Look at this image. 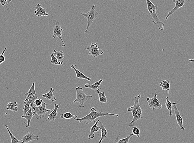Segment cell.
<instances>
[{"instance_id": "1", "label": "cell", "mask_w": 194, "mask_h": 143, "mask_svg": "<svg viewBox=\"0 0 194 143\" xmlns=\"http://www.w3.org/2000/svg\"><path fill=\"white\" fill-rule=\"evenodd\" d=\"M141 97V95L135 96L134 105L127 109L128 111L132 112L133 115V120L129 124L130 127L134 126L135 124L138 120L143 118V111L139 104V100Z\"/></svg>"}, {"instance_id": "2", "label": "cell", "mask_w": 194, "mask_h": 143, "mask_svg": "<svg viewBox=\"0 0 194 143\" xmlns=\"http://www.w3.org/2000/svg\"><path fill=\"white\" fill-rule=\"evenodd\" d=\"M105 116H113L117 117L119 114H115L105 113L102 112H97L94 107H91L90 112L88 113L85 117L82 118L77 119L76 118H74V120L79 121V122L81 123L83 121L85 122L86 124L89 123H90L92 122L96 123V121L95 120L96 118L103 117H105Z\"/></svg>"}, {"instance_id": "3", "label": "cell", "mask_w": 194, "mask_h": 143, "mask_svg": "<svg viewBox=\"0 0 194 143\" xmlns=\"http://www.w3.org/2000/svg\"><path fill=\"white\" fill-rule=\"evenodd\" d=\"M147 6L149 14L152 18V22L158 27L160 30L164 29V22L160 20L156 13L158 9V7L155 5L150 0H146Z\"/></svg>"}, {"instance_id": "4", "label": "cell", "mask_w": 194, "mask_h": 143, "mask_svg": "<svg viewBox=\"0 0 194 143\" xmlns=\"http://www.w3.org/2000/svg\"><path fill=\"white\" fill-rule=\"evenodd\" d=\"M76 90L77 92L76 99L74 100L73 103L75 104L76 102L79 103V108H84V104L88 99H91L92 98V95H87L85 92L83 90V88L81 87H77L76 88Z\"/></svg>"}, {"instance_id": "5", "label": "cell", "mask_w": 194, "mask_h": 143, "mask_svg": "<svg viewBox=\"0 0 194 143\" xmlns=\"http://www.w3.org/2000/svg\"><path fill=\"white\" fill-rule=\"evenodd\" d=\"M96 5H93L91 6L90 11L86 13H81V14L85 17L88 20V24L84 33L86 34L88 33V29L90 26L91 24H92L93 22L98 16L99 13L96 10Z\"/></svg>"}, {"instance_id": "6", "label": "cell", "mask_w": 194, "mask_h": 143, "mask_svg": "<svg viewBox=\"0 0 194 143\" xmlns=\"http://www.w3.org/2000/svg\"><path fill=\"white\" fill-rule=\"evenodd\" d=\"M47 105L45 102L43 101L42 105L40 107H35L33 106L32 109H33V115L37 119H42V118H44L45 115L47 112H49V111H52L53 110V109H47L46 108Z\"/></svg>"}, {"instance_id": "7", "label": "cell", "mask_w": 194, "mask_h": 143, "mask_svg": "<svg viewBox=\"0 0 194 143\" xmlns=\"http://www.w3.org/2000/svg\"><path fill=\"white\" fill-rule=\"evenodd\" d=\"M86 50L89 51L88 55H92L94 58L99 56L104 53L103 51L101 49L98 47V43H92L89 46L87 47Z\"/></svg>"}, {"instance_id": "8", "label": "cell", "mask_w": 194, "mask_h": 143, "mask_svg": "<svg viewBox=\"0 0 194 143\" xmlns=\"http://www.w3.org/2000/svg\"><path fill=\"white\" fill-rule=\"evenodd\" d=\"M53 22L55 24V26L53 28V34L52 36V37L54 39L56 37L59 38L62 42V46L63 48H64L65 46V44L62 38V33L63 31V29L62 28L60 22L58 20H54Z\"/></svg>"}, {"instance_id": "9", "label": "cell", "mask_w": 194, "mask_h": 143, "mask_svg": "<svg viewBox=\"0 0 194 143\" xmlns=\"http://www.w3.org/2000/svg\"><path fill=\"white\" fill-rule=\"evenodd\" d=\"M157 94L154 92L153 98L151 99L149 98H147V101L148 103L150 108L152 109L153 110H155L156 109H161L162 108V104L160 103V101L157 98Z\"/></svg>"}, {"instance_id": "10", "label": "cell", "mask_w": 194, "mask_h": 143, "mask_svg": "<svg viewBox=\"0 0 194 143\" xmlns=\"http://www.w3.org/2000/svg\"><path fill=\"white\" fill-rule=\"evenodd\" d=\"M173 2L175 3V6L173 9L169 11L167 15L165 18V20H167L169 17L171 16V14H173L176 11H177V10L183 7L186 1L185 0H173Z\"/></svg>"}, {"instance_id": "11", "label": "cell", "mask_w": 194, "mask_h": 143, "mask_svg": "<svg viewBox=\"0 0 194 143\" xmlns=\"http://www.w3.org/2000/svg\"><path fill=\"white\" fill-rule=\"evenodd\" d=\"M174 112L177 119V121L178 125L180 127V129L182 130H184L185 127L183 126V120L180 116V112L178 110L177 107V104H174L173 105Z\"/></svg>"}, {"instance_id": "12", "label": "cell", "mask_w": 194, "mask_h": 143, "mask_svg": "<svg viewBox=\"0 0 194 143\" xmlns=\"http://www.w3.org/2000/svg\"><path fill=\"white\" fill-rule=\"evenodd\" d=\"M39 138V136L34 135L32 133L27 132V135H24L23 137H22L20 143H28L31 141L38 140Z\"/></svg>"}, {"instance_id": "13", "label": "cell", "mask_w": 194, "mask_h": 143, "mask_svg": "<svg viewBox=\"0 0 194 143\" xmlns=\"http://www.w3.org/2000/svg\"><path fill=\"white\" fill-rule=\"evenodd\" d=\"M35 8L34 13L38 17H41V16H49V14L46 13V10L42 8L39 3L36 5Z\"/></svg>"}, {"instance_id": "14", "label": "cell", "mask_w": 194, "mask_h": 143, "mask_svg": "<svg viewBox=\"0 0 194 143\" xmlns=\"http://www.w3.org/2000/svg\"><path fill=\"white\" fill-rule=\"evenodd\" d=\"M60 104H55L54 105V109L52 110L51 113L49 115L46 114L48 116V118L47 119L48 122H50V121H54L55 120L56 118L57 115H58V113L57 112V110L58 109H59V106L60 105Z\"/></svg>"}, {"instance_id": "15", "label": "cell", "mask_w": 194, "mask_h": 143, "mask_svg": "<svg viewBox=\"0 0 194 143\" xmlns=\"http://www.w3.org/2000/svg\"><path fill=\"white\" fill-rule=\"evenodd\" d=\"M100 121V120L99 119L97 122H96L95 124L91 128L90 132L89 135H88V139H92V138H94L95 137L94 133L96 132H98L100 130H101L100 127L97 126V124L99 123Z\"/></svg>"}, {"instance_id": "16", "label": "cell", "mask_w": 194, "mask_h": 143, "mask_svg": "<svg viewBox=\"0 0 194 143\" xmlns=\"http://www.w3.org/2000/svg\"><path fill=\"white\" fill-rule=\"evenodd\" d=\"M77 66V65H71V67L73 69L74 71L76 73V76L78 79H85V80H88V81H91V78H88V77L86 76L83 74L82 73L80 72V71H78V69H76L75 67Z\"/></svg>"}, {"instance_id": "17", "label": "cell", "mask_w": 194, "mask_h": 143, "mask_svg": "<svg viewBox=\"0 0 194 143\" xmlns=\"http://www.w3.org/2000/svg\"><path fill=\"white\" fill-rule=\"evenodd\" d=\"M55 90L53 88H50V90H49V92L45 94H43L42 96L43 98H45L47 100L54 102V101H55L56 100V98L55 97L54 95L53 94V92Z\"/></svg>"}, {"instance_id": "18", "label": "cell", "mask_w": 194, "mask_h": 143, "mask_svg": "<svg viewBox=\"0 0 194 143\" xmlns=\"http://www.w3.org/2000/svg\"><path fill=\"white\" fill-rule=\"evenodd\" d=\"M169 91H167V96L166 98V107L167 109H168L169 111V116L171 117L173 116V114L172 113V110L173 109V105L174 104H178L177 103H171V101H169Z\"/></svg>"}, {"instance_id": "19", "label": "cell", "mask_w": 194, "mask_h": 143, "mask_svg": "<svg viewBox=\"0 0 194 143\" xmlns=\"http://www.w3.org/2000/svg\"><path fill=\"white\" fill-rule=\"evenodd\" d=\"M35 82H34L32 83V85L31 88L29 89L28 92L26 94V98L25 100L24 101V103H25L27 101L28 99L30 98V96L32 95H36V92L35 88Z\"/></svg>"}, {"instance_id": "20", "label": "cell", "mask_w": 194, "mask_h": 143, "mask_svg": "<svg viewBox=\"0 0 194 143\" xmlns=\"http://www.w3.org/2000/svg\"><path fill=\"white\" fill-rule=\"evenodd\" d=\"M32 108L30 109V110H29L28 112L26 114L25 116H22V118H25L28 121L27 124L25 122H24V123L26 125V127H29L30 126V122H31V120L32 118H33L34 115H33V113L32 111Z\"/></svg>"}, {"instance_id": "21", "label": "cell", "mask_w": 194, "mask_h": 143, "mask_svg": "<svg viewBox=\"0 0 194 143\" xmlns=\"http://www.w3.org/2000/svg\"><path fill=\"white\" fill-rule=\"evenodd\" d=\"M100 127L101 131V137L98 143H101L103 141L107 136V130L105 126L102 123L101 121H100Z\"/></svg>"}, {"instance_id": "22", "label": "cell", "mask_w": 194, "mask_h": 143, "mask_svg": "<svg viewBox=\"0 0 194 143\" xmlns=\"http://www.w3.org/2000/svg\"><path fill=\"white\" fill-rule=\"evenodd\" d=\"M52 54H56V58L58 59V61L61 63V65L63 64L64 60V53L62 51H57L54 50L52 52Z\"/></svg>"}, {"instance_id": "23", "label": "cell", "mask_w": 194, "mask_h": 143, "mask_svg": "<svg viewBox=\"0 0 194 143\" xmlns=\"http://www.w3.org/2000/svg\"><path fill=\"white\" fill-rule=\"evenodd\" d=\"M103 81V79H101L93 85H90L89 84L86 83L84 87L85 88H90V89H92V90H97L100 89V86Z\"/></svg>"}, {"instance_id": "24", "label": "cell", "mask_w": 194, "mask_h": 143, "mask_svg": "<svg viewBox=\"0 0 194 143\" xmlns=\"http://www.w3.org/2000/svg\"><path fill=\"white\" fill-rule=\"evenodd\" d=\"M18 104L17 102H9L7 105V110H11L15 113L18 110Z\"/></svg>"}, {"instance_id": "25", "label": "cell", "mask_w": 194, "mask_h": 143, "mask_svg": "<svg viewBox=\"0 0 194 143\" xmlns=\"http://www.w3.org/2000/svg\"><path fill=\"white\" fill-rule=\"evenodd\" d=\"M160 86L162 88V90L165 91H170V82L169 80H165L161 81Z\"/></svg>"}, {"instance_id": "26", "label": "cell", "mask_w": 194, "mask_h": 143, "mask_svg": "<svg viewBox=\"0 0 194 143\" xmlns=\"http://www.w3.org/2000/svg\"><path fill=\"white\" fill-rule=\"evenodd\" d=\"M101 88L98 89L96 90L97 92V94H98L100 102L102 103H107V98L105 95V92H101L100 90Z\"/></svg>"}, {"instance_id": "27", "label": "cell", "mask_w": 194, "mask_h": 143, "mask_svg": "<svg viewBox=\"0 0 194 143\" xmlns=\"http://www.w3.org/2000/svg\"><path fill=\"white\" fill-rule=\"evenodd\" d=\"M77 117V115H73L70 112H66L60 115V118L62 119H70L72 118H76Z\"/></svg>"}, {"instance_id": "28", "label": "cell", "mask_w": 194, "mask_h": 143, "mask_svg": "<svg viewBox=\"0 0 194 143\" xmlns=\"http://www.w3.org/2000/svg\"><path fill=\"white\" fill-rule=\"evenodd\" d=\"M5 127L7 129L8 132L10 135V137H11V143H20V142H21V141L17 140V138L13 135V134L11 133L9 129L8 125H5Z\"/></svg>"}, {"instance_id": "29", "label": "cell", "mask_w": 194, "mask_h": 143, "mask_svg": "<svg viewBox=\"0 0 194 143\" xmlns=\"http://www.w3.org/2000/svg\"><path fill=\"white\" fill-rule=\"evenodd\" d=\"M32 107L33 106L30 105V103H29L28 100H27V102L24 103V106L23 108L22 113H23L24 116H25L26 114L30 110Z\"/></svg>"}, {"instance_id": "30", "label": "cell", "mask_w": 194, "mask_h": 143, "mask_svg": "<svg viewBox=\"0 0 194 143\" xmlns=\"http://www.w3.org/2000/svg\"><path fill=\"white\" fill-rule=\"evenodd\" d=\"M133 135V134H130V135H128L127 137L124 138L120 139L119 140H118V138H116V140H114V141L116 142L117 143H129V140Z\"/></svg>"}, {"instance_id": "31", "label": "cell", "mask_w": 194, "mask_h": 143, "mask_svg": "<svg viewBox=\"0 0 194 143\" xmlns=\"http://www.w3.org/2000/svg\"><path fill=\"white\" fill-rule=\"evenodd\" d=\"M51 60L50 62L52 64L56 65H61V63L58 61V59L56 58V57L54 56V54H51Z\"/></svg>"}, {"instance_id": "32", "label": "cell", "mask_w": 194, "mask_h": 143, "mask_svg": "<svg viewBox=\"0 0 194 143\" xmlns=\"http://www.w3.org/2000/svg\"><path fill=\"white\" fill-rule=\"evenodd\" d=\"M38 99V96L36 95H32L30 96L28 98L27 100H28L31 106H33V104L34 103L35 101Z\"/></svg>"}, {"instance_id": "33", "label": "cell", "mask_w": 194, "mask_h": 143, "mask_svg": "<svg viewBox=\"0 0 194 143\" xmlns=\"http://www.w3.org/2000/svg\"><path fill=\"white\" fill-rule=\"evenodd\" d=\"M133 130H132V134L133 135H135L138 137H140V130L139 128L138 127H135V126H133Z\"/></svg>"}, {"instance_id": "34", "label": "cell", "mask_w": 194, "mask_h": 143, "mask_svg": "<svg viewBox=\"0 0 194 143\" xmlns=\"http://www.w3.org/2000/svg\"><path fill=\"white\" fill-rule=\"evenodd\" d=\"M11 2H12L11 0H0V3L2 4V6H4V5H5L6 8L8 10L9 8L8 5Z\"/></svg>"}, {"instance_id": "35", "label": "cell", "mask_w": 194, "mask_h": 143, "mask_svg": "<svg viewBox=\"0 0 194 143\" xmlns=\"http://www.w3.org/2000/svg\"><path fill=\"white\" fill-rule=\"evenodd\" d=\"M7 48H5L4 50H3L2 52V54H0V65L2 64V63L4 62L5 60V58L4 56V53H5V51H6Z\"/></svg>"}, {"instance_id": "36", "label": "cell", "mask_w": 194, "mask_h": 143, "mask_svg": "<svg viewBox=\"0 0 194 143\" xmlns=\"http://www.w3.org/2000/svg\"><path fill=\"white\" fill-rule=\"evenodd\" d=\"M43 102V101L42 99H37L34 102L35 107H40L42 105Z\"/></svg>"}, {"instance_id": "37", "label": "cell", "mask_w": 194, "mask_h": 143, "mask_svg": "<svg viewBox=\"0 0 194 143\" xmlns=\"http://www.w3.org/2000/svg\"><path fill=\"white\" fill-rule=\"evenodd\" d=\"M189 61L194 63V59H189Z\"/></svg>"}, {"instance_id": "38", "label": "cell", "mask_w": 194, "mask_h": 143, "mask_svg": "<svg viewBox=\"0 0 194 143\" xmlns=\"http://www.w3.org/2000/svg\"></svg>"}, {"instance_id": "39", "label": "cell", "mask_w": 194, "mask_h": 143, "mask_svg": "<svg viewBox=\"0 0 194 143\" xmlns=\"http://www.w3.org/2000/svg\"></svg>"}]
</instances>
